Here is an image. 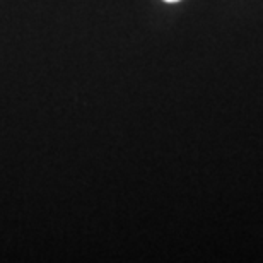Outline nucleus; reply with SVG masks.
Listing matches in <instances>:
<instances>
[{"label":"nucleus","mask_w":263,"mask_h":263,"mask_svg":"<svg viewBox=\"0 0 263 263\" xmlns=\"http://www.w3.org/2000/svg\"><path fill=\"white\" fill-rule=\"evenodd\" d=\"M164 2H170V4H175V2H180V0H164Z\"/></svg>","instance_id":"obj_1"}]
</instances>
